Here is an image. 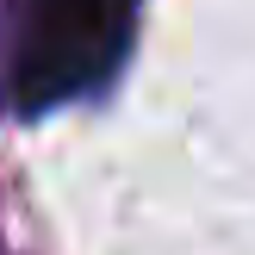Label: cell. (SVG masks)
I'll return each instance as SVG.
<instances>
[{
	"mask_svg": "<svg viewBox=\"0 0 255 255\" xmlns=\"http://www.w3.org/2000/svg\"><path fill=\"white\" fill-rule=\"evenodd\" d=\"M137 25V0H25V37L12 56L19 112L81 100L119 69Z\"/></svg>",
	"mask_w": 255,
	"mask_h": 255,
	"instance_id": "cell-1",
	"label": "cell"
}]
</instances>
